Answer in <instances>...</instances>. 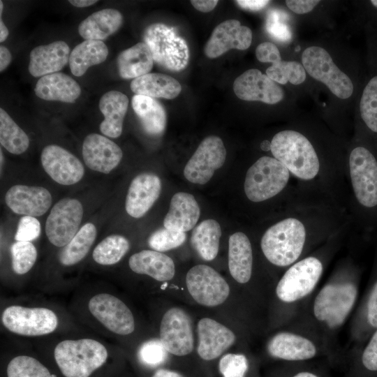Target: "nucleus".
<instances>
[{"instance_id":"obj_1","label":"nucleus","mask_w":377,"mask_h":377,"mask_svg":"<svg viewBox=\"0 0 377 377\" xmlns=\"http://www.w3.org/2000/svg\"><path fill=\"white\" fill-rule=\"evenodd\" d=\"M269 149L274 157L298 178L309 180L318 173L317 154L302 133L292 130L280 131L273 137Z\"/></svg>"},{"instance_id":"obj_2","label":"nucleus","mask_w":377,"mask_h":377,"mask_svg":"<svg viewBox=\"0 0 377 377\" xmlns=\"http://www.w3.org/2000/svg\"><path fill=\"white\" fill-rule=\"evenodd\" d=\"M306 240L303 223L295 218H287L269 228L264 233L260 246L266 258L272 264L286 267L301 255Z\"/></svg>"},{"instance_id":"obj_3","label":"nucleus","mask_w":377,"mask_h":377,"mask_svg":"<svg viewBox=\"0 0 377 377\" xmlns=\"http://www.w3.org/2000/svg\"><path fill=\"white\" fill-rule=\"evenodd\" d=\"M55 361L65 377H89L106 361L108 353L91 339L64 340L54 348Z\"/></svg>"},{"instance_id":"obj_4","label":"nucleus","mask_w":377,"mask_h":377,"mask_svg":"<svg viewBox=\"0 0 377 377\" xmlns=\"http://www.w3.org/2000/svg\"><path fill=\"white\" fill-rule=\"evenodd\" d=\"M145 43L149 47L154 61L172 71L183 70L188 64L189 50L186 40L172 27L156 23L144 31Z\"/></svg>"},{"instance_id":"obj_5","label":"nucleus","mask_w":377,"mask_h":377,"mask_svg":"<svg viewBox=\"0 0 377 377\" xmlns=\"http://www.w3.org/2000/svg\"><path fill=\"white\" fill-rule=\"evenodd\" d=\"M289 170L277 159L269 156L258 158L248 170L244 191L252 202H262L279 193L286 186Z\"/></svg>"},{"instance_id":"obj_6","label":"nucleus","mask_w":377,"mask_h":377,"mask_svg":"<svg viewBox=\"0 0 377 377\" xmlns=\"http://www.w3.org/2000/svg\"><path fill=\"white\" fill-rule=\"evenodd\" d=\"M357 296V287L354 283L327 284L315 298L314 316L329 327H338L350 313Z\"/></svg>"},{"instance_id":"obj_7","label":"nucleus","mask_w":377,"mask_h":377,"mask_svg":"<svg viewBox=\"0 0 377 377\" xmlns=\"http://www.w3.org/2000/svg\"><path fill=\"white\" fill-rule=\"evenodd\" d=\"M302 63L309 75L323 83L338 98L346 99L353 94L352 80L335 65L325 49L318 46L306 48L302 54Z\"/></svg>"},{"instance_id":"obj_8","label":"nucleus","mask_w":377,"mask_h":377,"mask_svg":"<svg viewBox=\"0 0 377 377\" xmlns=\"http://www.w3.org/2000/svg\"><path fill=\"white\" fill-rule=\"evenodd\" d=\"M349 168L355 196L363 207H377V159L367 148L358 146L349 156Z\"/></svg>"},{"instance_id":"obj_9","label":"nucleus","mask_w":377,"mask_h":377,"mask_svg":"<svg viewBox=\"0 0 377 377\" xmlns=\"http://www.w3.org/2000/svg\"><path fill=\"white\" fill-rule=\"evenodd\" d=\"M1 321L11 332L28 337L50 334L55 330L58 325L57 315L49 309L17 305L4 309Z\"/></svg>"},{"instance_id":"obj_10","label":"nucleus","mask_w":377,"mask_h":377,"mask_svg":"<svg viewBox=\"0 0 377 377\" xmlns=\"http://www.w3.org/2000/svg\"><path fill=\"white\" fill-rule=\"evenodd\" d=\"M323 272L321 262L315 257L306 258L292 265L279 281L276 293L284 302H293L309 295Z\"/></svg>"},{"instance_id":"obj_11","label":"nucleus","mask_w":377,"mask_h":377,"mask_svg":"<svg viewBox=\"0 0 377 377\" xmlns=\"http://www.w3.org/2000/svg\"><path fill=\"white\" fill-rule=\"evenodd\" d=\"M186 284L193 299L207 307L223 304L230 294L229 285L223 277L206 265L191 267L186 274Z\"/></svg>"},{"instance_id":"obj_12","label":"nucleus","mask_w":377,"mask_h":377,"mask_svg":"<svg viewBox=\"0 0 377 377\" xmlns=\"http://www.w3.org/2000/svg\"><path fill=\"white\" fill-rule=\"evenodd\" d=\"M83 213L78 200L66 198L59 200L45 222V234L50 242L57 247L66 246L80 230Z\"/></svg>"},{"instance_id":"obj_13","label":"nucleus","mask_w":377,"mask_h":377,"mask_svg":"<svg viewBox=\"0 0 377 377\" xmlns=\"http://www.w3.org/2000/svg\"><path fill=\"white\" fill-rule=\"evenodd\" d=\"M226 158V150L222 140L215 135L205 138L187 162L185 178L193 184H205L215 170L222 167Z\"/></svg>"},{"instance_id":"obj_14","label":"nucleus","mask_w":377,"mask_h":377,"mask_svg":"<svg viewBox=\"0 0 377 377\" xmlns=\"http://www.w3.org/2000/svg\"><path fill=\"white\" fill-rule=\"evenodd\" d=\"M160 340L172 355L184 356L193 351L192 322L184 310L172 307L165 312L160 325Z\"/></svg>"},{"instance_id":"obj_15","label":"nucleus","mask_w":377,"mask_h":377,"mask_svg":"<svg viewBox=\"0 0 377 377\" xmlns=\"http://www.w3.org/2000/svg\"><path fill=\"white\" fill-rule=\"evenodd\" d=\"M88 307L90 313L108 330L120 335L131 334L135 320L129 308L117 297L100 293L92 297Z\"/></svg>"},{"instance_id":"obj_16","label":"nucleus","mask_w":377,"mask_h":377,"mask_svg":"<svg viewBox=\"0 0 377 377\" xmlns=\"http://www.w3.org/2000/svg\"><path fill=\"white\" fill-rule=\"evenodd\" d=\"M233 91L241 100L276 104L284 97V91L276 82L258 69H249L233 82Z\"/></svg>"},{"instance_id":"obj_17","label":"nucleus","mask_w":377,"mask_h":377,"mask_svg":"<svg viewBox=\"0 0 377 377\" xmlns=\"http://www.w3.org/2000/svg\"><path fill=\"white\" fill-rule=\"evenodd\" d=\"M40 161L45 172L62 185L76 184L84 175V168L81 161L66 149L56 145L44 147Z\"/></svg>"},{"instance_id":"obj_18","label":"nucleus","mask_w":377,"mask_h":377,"mask_svg":"<svg viewBox=\"0 0 377 377\" xmlns=\"http://www.w3.org/2000/svg\"><path fill=\"white\" fill-rule=\"evenodd\" d=\"M252 41V31L237 20H228L220 23L212 31L204 47L205 54L216 58L231 49L244 50Z\"/></svg>"},{"instance_id":"obj_19","label":"nucleus","mask_w":377,"mask_h":377,"mask_svg":"<svg viewBox=\"0 0 377 377\" xmlns=\"http://www.w3.org/2000/svg\"><path fill=\"white\" fill-rule=\"evenodd\" d=\"M82 153L84 162L89 168L104 174L114 169L123 156L121 148L115 142L98 133L86 136Z\"/></svg>"},{"instance_id":"obj_20","label":"nucleus","mask_w":377,"mask_h":377,"mask_svg":"<svg viewBox=\"0 0 377 377\" xmlns=\"http://www.w3.org/2000/svg\"><path fill=\"white\" fill-rule=\"evenodd\" d=\"M5 201L14 213L36 217L47 212L52 198L44 187L17 184L7 191Z\"/></svg>"},{"instance_id":"obj_21","label":"nucleus","mask_w":377,"mask_h":377,"mask_svg":"<svg viewBox=\"0 0 377 377\" xmlns=\"http://www.w3.org/2000/svg\"><path fill=\"white\" fill-rule=\"evenodd\" d=\"M197 332V352L205 360H212L219 357L231 347L236 340L232 330L210 318H202L198 321Z\"/></svg>"},{"instance_id":"obj_22","label":"nucleus","mask_w":377,"mask_h":377,"mask_svg":"<svg viewBox=\"0 0 377 377\" xmlns=\"http://www.w3.org/2000/svg\"><path fill=\"white\" fill-rule=\"evenodd\" d=\"M161 191L160 178L152 172H142L131 181L126 197L125 209L133 218L143 216L158 198Z\"/></svg>"},{"instance_id":"obj_23","label":"nucleus","mask_w":377,"mask_h":377,"mask_svg":"<svg viewBox=\"0 0 377 377\" xmlns=\"http://www.w3.org/2000/svg\"><path fill=\"white\" fill-rule=\"evenodd\" d=\"M70 48L62 40L34 47L30 52L29 71L34 77L58 73L69 62Z\"/></svg>"},{"instance_id":"obj_24","label":"nucleus","mask_w":377,"mask_h":377,"mask_svg":"<svg viewBox=\"0 0 377 377\" xmlns=\"http://www.w3.org/2000/svg\"><path fill=\"white\" fill-rule=\"evenodd\" d=\"M200 207L194 196L185 192L175 193L164 220V228L185 232L191 230L200 217Z\"/></svg>"},{"instance_id":"obj_25","label":"nucleus","mask_w":377,"mask_h":377,"mask_svg":"<svg viewBox=\"0 0 377 377\" xmlns=\"http://www.w3.org/2000/svg\"><path fill=\"white\" fill-rule=\"evenodd\" d=\"M267 347L271 356L288 361L309 360L316 354V346L309 339L286 332L275 334Z\"/></svg>"},{"instance_id":"obj_26","label":"nucleus","mask_w":377,"mask_h":377,"mask_svg":"<svg viewBox=\"0 0 377 377\" xmlns=\"http://www.w3.org/2000/svg\"><path fill=\"white\" fill-rule=\"evenodd\" d=\"M128 265L133 272L148 275L158 281L171 280L175 274L172 259L154 250H142L133 254Z\"/></svg>"},{"instance_id":"obj_27","label":"nucleus","mask_w":377,"mask_h":377,"mask_svg":"<svg viewBox=\"0 0 377 377\" xmlns=\"http://www.w3.org/2000/svg\"><path fill=\"white\" fill-rule=\"evenodd\" d=\"M36 95L45 101L74 103L81 94L78 83L63 73L41 77L34 88Z\"/></svg>"},{"instance_id":"obj_28","label":"nucleus","mask_w":377,"mask_h":377,"mask_svg":"<svg viewBox=\"0 0 377 377\" xmlns=\"http://www.w3.org/2000/svg\"><path fill=\"white\" fill-rule=\"evenodd\" d=\"M128 105V98L121 91H110L102 96L99 101V109L104 119L99 128L104 135L112 138L121 135Z\"/></svg>"},{"instance_id":"obj_29","label":"nucleus","mask_w":377,"mask_h":377,"mask_svg":"<svg viewBox=\"0 0 377 377\" xmlns=\"http://www.w3.org/2000/svg\"><path fill=\"white\" fill-rule=\"evenodd\" d=\"M253 253L247 236L237 232L228 241V268L232 277L239 283H247L251 276Z\"/></svg>"},{"instance_id":"obj_30","label":"nucleus","mask_w":377,"mask_h":377,"mask_svg":"<svg viewBox=\"0 0 377 377\" xmlns=\"http://www.w3.org/2000/svg\"><path fill=\"white\" fill-rule=\"evenodd\" d=\"M123 17L119 11L105 8L96 11L81 22L79 34L85 40H103L115 33L121 26Z\"/></svg>"},{"instance_id":"obj_31","label":"nucleus","mask_w":377,"mask_h":377,"mask_svg":"<svg viewBox=\"0 0 377 377\" xmlns=\"http://www.w3.org/2000/svg\"><path fill=\"white\" fill-rule=\"evenodd\" d=\"M131 89L138 95L172 99L179 94L182 86L170 75L149 73L133 79L131 82Z\"/></svg>"},{"instance_id":"obj_32","label":"nucleus","mask_w":377,"mask_h":377,"mask_svg":"<svg viewBox=\"0 0 377 377\" xmlns=\"http://www.w3.org/2000/svg\"><path fill=\"white\" fill-rule=\"evenodd\" d=\"M154 61L148 45L145 42L138 43L119 54L117 66L119 75L124 79H135L148 74Z\"/></svg>"},{"instance_id":"obj_33","label":"nucleus","mask_w":377,"mask_h":377,"mask_svg":"<svg viewBox=\"0 0 377 377\" xmlns=\"http://www.w3.org/2000/svg\"><path fill=\"white\" fill-rule=\"evenodd\" d=\"M132 107L145 132L151 135L163 133L166 126V113L158 101L135 94L132 98Z\"/></svg>"},{"instance_id":"obj_34","label":"nucleus","mask_w":377,"mask_h":377,"mask_svg":"<svg viewBox=\"0 0 377 377\" xmlns=\"http://www.w3.org/2000/svg\"><path fill=\"white\" fill-rule=\"evenodd\" d=\"M108 54V47L103 41L85 40L76 45L70 54L71 71L77 77L82 76L89 67L103 62Z\"/></svg>"},{"instance_id":"obj_35","label":"nucleus","mask_w":377,"mask_h":377,"mask_svg":"<svg viewBox=\"0 0 377 377\" xmlns=\"http://www.w3.org/2000/svg\"><path fill=\"white\" fill-rule=\"evenodd\" d=\"M221 236L219 223L214 219H207L193 228L191 243L203 260L210 261L218 254Z\"/></svg>"},{"instance_id":"obj_36","label":"nucleus","mask_w":377,"mask_h":377,"mask_svg":"<svg viewBox=\"0 0 377 377\" xmlns=\"http://www.w3.org/2000/svg\"><path fill=\"white\" fill-rule=\"evenodd\" d=\"M97 230L92 223L84 224L73 238L59 251L58 258L61 264L71 266L80 262L93 245Z\"/></svg>"},{"instance_id":"obj_37","label":"nucleus","mask_w":377,"mask_h":377,"mask_svg":"<svg viewBox=\"0 0 377 377\" xmlns=\"http://www.w3.org/2000/svg\"><path fill=\"white\" fill-rule=\"evenodd\" d=\"M0 142L8 151L17 155L24 153L29 145L28 135L2 108L0 109Z\"/></svg>"},{"instance_id":"obj_38","label":"nucleus","mask_w":377,"mask_h":377,"mask_svg":"<svg viewBox=\"0 0 377 377\" xmlns=\"http://www.w3.org/2000/svg\"><path fill=\"white\" fill-rule=\"evenodd\" d=\"M130 247L128 240L120 235L106 237L93 251L94 260L102 265H111L119 262Z\"/></svg>"},{"instance_id":"obj_39","label":"nucleus","mask_w":377,"mask_h":377,"mask_svg":"<svg viewBox=\"0 0 377 377\" xmlns=\"http://www.w3.org/2000/svg\"><path fill=\"white\" fill-rule=\"evenodd\" d=\"M266 75L275 82L285 84L288 82L298 85L306 77V71L300 63L295 61H281L269 66Z\"/></svg>"},{"instance_id":"obj_40","label":"nucleus","mask_w":377,"mask_h":377,"mask_svg":"<svg viewBox=\"0 0 377 377\" xmlns=\"http://www.w3.org/2000/svg\"><path fill=\"white\" fill-rule=\"evenodd\" d=\"M8 377H55L36 359L20 355L13 358L7 367Z\"/></svg>"},{"instance_id":"obj_41","label":"nucleus","mask_w":377,"mask_h":377,"mask_svg":"<svg viewBox=\"0 0 377 377\" xmlns=\"http://www.w3.org/2000/svg\"><path fill=\"white\" fill-rule=\"evenodd\" d=\"M360 112L369 129L377 133V75L368 82L362 91Z\"/></svg>"},{"instance_id":"obj_42","label":"nucleus","mask_w":377,"mask_h":377,"mask_svg":"<svg viewBox=\"0 0 377 377\" xmlns=\"http://www.w3.org/2000/svg\"><path fill=\"white\" fill-rule=\"evenodd\" d=\"M13 270L17 274L27 273L37 259V250L31 242H16L10 248Z\"/></svg>"},{"instance_id":"obj_43","label":"nucleus","mask_w":377,"mask_h":377,"mask_svg":"<svg viewBox=\"0 0 377 377\" xmlns=\"http://www.w3.org/2000/svg\"><path fill=\"white\" fill-rule=\"evenodd\" d=\"M186 239L185 232L163 228L152 232L147 242L149 247L154 251L164 252L180 246L184 243Z\"/></svg>"},{"instance_id":"obj_44","label":"nucleus","mask_w":377,"mask_h":377,"mask_svg":"<svg viewBox=\"0 0 377 377\" xmlns=\"http://www.w3.org/2000/svg\"><path fill=\"white\" fill-rule=\"evenodd\" d=\"M168 352L161 341L152 339L145 341L138 348V357L140 362L149 367H156L163 364L168 358Z\"/></svg>"},{"instance_id":"obj_45","label":"nucleus","mask_w":377,"mask_h":377,"mask_svg":"<svg viewBox=\"0 0 377 377\" xmlns=\"http://www.w3.org/2000/svg\"><path fill=\"white\" fill-rule=\"evenodd\" d=\"M265 28L272 38L281 42H288L292 38L286 15L279 10L269 11L267 16Z\"/></svg>"},{"instance_id":"obj_46","label":"nucleus","mask_w":377,"mask_h":377,"mask_svg":"<svg viewBox=\"0 0 377 377\" xmlns=\"http://www.w3.org/2000/svg\"><path fill=\"white\" fill-rule=\"evenodd\" d=\"M248 367V360L242 354L228 353L221 358L219 364L223 377H244Z\"/></svg>"},{"instance_id":"obj_47","label":"nucleus","mask_w":377,"mask_h":377,"mask_svg":"<svg viewBox=\"0 0 377 377\" xmlns=\"http://www.w3.org/2000/svg\"><path fill=\"white\" fill-rule=\"evenodd\" d=\"M40 223L36 217L23 216L19 220L15 239L17 242H31L40 235Z\"/></svg>"},{"instance_id":"obj_48","label":"nucleus","mask_w":377,"mask_h":377,"mask_svg":"<svg viewBox=\"0 0 377 377\" xmlns=\"http://www.w3.org/2000/svg\"><path fill=\"white\" fill-rule=\"evenodd\" d=\"M360 362L368 375L377 376V329L371 334L363 349Z\"/></svg>"},{"instance_id":"obj_49","label":"nucleus","mask_w":377,"mask_h":377,"mask_svg":"<svg viewBox=\"0 0 377 377\" xmlns=\"http://www.w3.org/2000/svg\"><path fill=\"white\" fill-rule=\"evenodd\" d=\"M364 321L367 330H371L372 333L377 329V278L372 284L365 302Z\"/></svg>"},{"instance_id":"obj_50","label":"nucleus","mask_w":377,"mask_h":377,"mask_svg":"<svg viewBox=\"0 0 377 377\" xmlns=\"http://www.w3.org/2000/svg\"><path fill=\"white\" fill-rule=\"evenodd\" d=\"M258 60L263 63L276 64L281 61L280 52L276 45L271 42H263L256 49Z\"/></svg>"},{"instance_id":"obj_51","label":"nucleus","mask_w":377,"mask_h":377,"mask_svg":"<svg viewBox=\"0 0 377 377\" xmlns=\"http://www.w3.org/2000/svg\"><path fill=\"white\" fill-rule=\"evenodd\" d=\"M317 0H287L286 4L293 13L305 14L311 11L318 3Z\"/></svg>"},{"instance_id":"obj_52","label":"nucleus","mask_w":377,"mask_h":377,"mask_svg":"<svg viewBox=\"0 0 377 377\" xmlns=\"http://www.w3.org/2000/svg\"><path fill=\"white\" fill-rule=\"evenodd\" d=\"M241 8L250 10H259L265 7L269 1L267 0H238L235 1Z\"/></svg>"},{"instance_id":"obj_53","label":"nucleus","mask_w":377,"mask_h":377,"mask_svg":"<svg viewBox=\"0 0 377 377\" xmlns=\"http://www.w3.org/2000/svg\"><path fill=\"white\" fill-rule=\"evenodd\" d=\"M217 0H192V6L198 10L208 13L212 11L218 3Z\"/></svg>"},{"instance_id":"obj_54","label":"nucleus","mask_w":377,"mask_h":377,"mask_svg":"<svg viewBox=\"0 0 377 377\" xmlns=\"http://www.w3.org/2000/svg\"><path fill=\"white\" fill-rule=\"evenodd\" d=\"M12 59V56L6 47H0V71H4L10 64Z\"/></svg>"},{"instance_id":"obj_55","label":"nucleus","mask_w":377,"mask_h":377,"mask_svg":"<svg viewBox=\"0 0 377 377\" xmlns=\"http://www.w3.org/2000/svg\"><path fill=\"white\" fill-rule=\"evenodd\" d=\"M151 377H183V376L178 372L169 370V369H158L153 374Z\"/></svg>"},{"instance_id":"obj_56","label":"nucleus","mask_w":377,"mask_h":377,"mask_svg":"<svg viewBox=\"0 0 377 377\" xmlns=\"http://www.w3.org/2000/svg\"><path fill=\"white\" fill-rule=\"evenodd\" d=\"M68 2L77 8H84L91 6L97 2L96 0H70Z\"/></svg>"},{"instance_id":"obj_57","label":"nucleus","mask_w":377,"mask_h":377,"mask_svg":"<svg viewBox=\"0 0 377 377\" xmlns=\"http://www.w3.org/2000/svg\"><path fill=\"white\" fill-rule=\"evenodd\" d=\"M8 36V29L3 23V20H0V42H3Z\"/></svg>"},{"instance_id":"obj_58","label":"nucleus","mask_w":377,"mask_h":377,"mask_svg":"<svg viewBox=\"0 0 377 377\" xmlns=\"http://www.w3.org/2000/svg\"><path fill=\"white\" fill-rule=\"evenodd\" d=\"M293 377H318V376H316L315 374L310 372H301L295 375Z\"/></svg>"},{"instance_id":"obj_59","label":"nucleus","mask_w":377,"mask_h":377,"mask_svg":"<svg viewBox=\"0 0 377 377\" xmlns=\"http://www.w3.org/2000/svg\"><path fill=\"white\" fill-rule=\"evenodd\" d=\"M370 2L375 8H377V0H372Z\"/></svg>"},{"instance_id":"obj_60","label":"nucleus","mask_w":377,"mask_h":377,"mask_svg":"<svg viewBox=\"0 0 377 377\" xmlns=\"http://www.w3.org/2000/svg\"><path fill=\"white\" fill-rule=\"evenodd\" d=\"M3 8V5L2 1H0V15H1L2 14Z\"/></svg>"}]
</instances>
